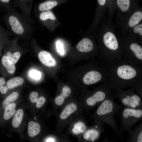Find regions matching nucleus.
<instances>
[{"label":"nucleus","instance_id":"f257e3e1","mask_svg":"<svg viewBox=\"0 0 142 142\" xmlns=\"http://www.w3.org/2000/svg\"><path fill=\"white\" fill-rule=\"evenodd\" d=\"M1 19L13 34L24 39L31 38L34 31L33 24L27 21L23 15L13 7L6 12Z\"/></svg>","mask_w":142,"mask_h":142},{"label":"nucleus","instance_id":"f03ea898","mask_svg":"<svg viewBox=\"0 0 142 142\" xmlns=\"http://www.w3.org/2000/svg\"><path fill=\"white\" fill-rule=\"evenodd\" d=\"M115 74L118 79L128 81L134 79L138 74L137 70L133 66L128 64L120 65L116 69Z\"/></svg>","mask_w":142,"mask_h":142},{"label":"nucleus","instance_id":"7ed1b4c3","mask_svg":"<svg viewBox=\"0 0 142 142\" xmlns=\"http://www.w3.org/2000/svg\"><path fill=\"white\" fill-rule=\"evenodd\" d=\"M33 0H14L11 3L14 7L18 8L21 14L28 22L33 24L34 21L31 16V11Z\"/></svg>","mask_w":142,"mask_h":142},{"label":"nucleus","instance_id":"20e7f679","mask_svg":"<svg viewBox=\"0 0 142 142\" xmlns=\"http://www.w3.org/2000/svg\"><path fill=\"white\" fill-rule=\"evenodd\" d=\"M102 42L104 47L110 52H116L119 48L118 40L115 34L111 32L107 31L102 37Z\"/></svg>","mask_w":142,"mask_h":142},{"label":"nucleus","instance_id":"39448f33","mask_svg":"<svg viewBox=\"0 0 142 142\" xmlns=\"http://www.w3.org/2000/svg\"><path fill=\"white\" fill-rule=\"evenodd\" d=\"M114 108L113 102L109 99H105L98 108L96 114L100 117L104 116L111 114L113 111Z\"/></svg>","mask_w":142,"mask_h":142},{"label":"nucleus","instance_id":"423d86ee","mask_svg":"<svg viewBox=\"0 0 142 142\" xmlns=\"http://www.w3.org/2000/svg\"><path fill=\"white\" fill-rule=\"evenodd\" d=\"M101 73L97 71H91L86 73L83 77V81L84 84L91 85L96 83L102 78Z\"/></svg>","mask_w":142,"mask_h":142},{"label":"nucleus","instance_id":"0eeeda50","mask_svg":"<svg viewBox=\"0 0 142 142\" xmlns=\"http://www.w3.org/2000/svg\"><path fill=\"white\" fill-rule=\"evenodd\" d=\"M38 57L41 62L45 65L51 67L55 66L56 64L55 59L48 52L42 50L39 52Z\"/></svg>","mask_w":142,"mask_h":142},{"label":"nucleus","instance_id":"6e6552de","mask_svg":"<svg viewBox=\"0 0 142 142\" xmlns=\"http://www.w3.org/2000/svg\"><path fill=\"white\" fill-rule=\"evenodd\" d=\"M106 97V94L104 91L102 90H99L88 98L86 100V103L88 106H93L98 102L103 101Z\"/></svg>","mask_w":142,"mask_h":142},{"label":"nucleus","instance_id":"1a4fd4ad","mask_svg":"<svg viewBox=\"0 0 142 142\" xmlns=\"http://www.w3.org/2000/svg\"><path fill=\"white\" fill-rule=\"evenodd\" d=\"M136 2V0H115V6L121 11L126 12L135 6Z\"/></svg>","mask_w":142,"mask_h":142},{"label":"nucleus","instance_id":"9d476101","mask_svg":"<svg viewBox=\"0 0 142 142\" xmlns=\"http://www.w3.org/2000/svg\"><path fill=\"white\" fill-rule=\"evenodd\" d=\"M58 4L57 0H45L37 5L34 9L36 11L42 12L50 10L56 6Z\"/></svg>","mask_w":142,"mask_h":142},{"label":"nucleus","instance_id":"9b49d317","mask_svg":"<svg viewBox=\"0 0 142 142\" xmlns=\"http://www.w3.org/2000/svg\"><path fill=\"white\" fill-rule=\"evenodd\" d=\"M92 41L88 38H84L77 44L76 47L79 51L82 52H88L91 51L94 48Z\"/></svg>","mask_w":142,"mask_h":142},{"label":"nucleus","instance_id":"f8f14e48","mask_svg":"<svg viewBox=\"0 0 142 142\" xmlns=\"http://www.w3.org/2000/svg\"><path fill=\"white\" fill-rule=\"evenodd\" d=\"M142 116V110L140 109H134L126 108L123 111V118L125 120L130 119V118L139 119Z\"/></svg>","mask_w":142,"mask_h":142},{"label":"nucleus","instance_id":"ddd939ff","mask_svg":"<svg viewBox=\"0 0 142 142\" xmlns=\"http://www.w3.org/2000/svg\"><path fill=\"white\" fill-rule=\"evenodd\" d=\"M129 52L135 58L140 61L142 60V47L138 43L132 42L129 45Z\"/></svg>","mask_w":142,"mask_h":142},{"label":"nucleus","instance_id":"4468645a","mask_svg":"<svg viewBox=\"0 0 142 142\" xmlns=\"http://www.w3.org/2000/svg\"><path fill=\"white\" fill-rule=\"evenodd\" d=\"M1 64L7 72L10 74H14L16 70L14 64L5 55L2 56L1 60Z\"/></svg>","mask_w":142,"mask_h":142},{"label":"nucleus","instance_id":"2eb2a0df","mask_svg":"<svg viewBox=\"0 0 142 142\" xmlns=\"http://www.w3.org/2000/svg\"><path fill=\"white\" fill-rule=\"evenodd\" d=\"M140 100V98L139 96L136 94H133L131 96H126L123 98L122 102L124 105L135 107L139 105Z\"/></svg>","mask_w":142,"mask_h":142},{"label":"nucleus","instance_id":"dca6fc26","mask_svg":"<svg viewBox=\"0 0 142 142\" xmlns=\"http://www.w3.org/2000/svg\"><path fill=\"white\" fill-rule=\"evenodd\" d=\"M78 106L74 103H71L67 105L60 113L59 117L62 120L67 118L72 114L75 112L77 109Z\"/></svg>","mask_w":142,"mask_h":142},{"label":"nucleus","instance_id":"f3484780","mask_svg":"<svg viewBox=\"0 0 142 142\" xmlns=\"http://www.w3.org/2000/svg\"><path fill=\"white\" fill-rule=\"evenodd\" d=\"M71 91L70 88L67 86H64L62 88L61 94L55 98L54 101L57 105H62L64 103L65 99L70 95Z\"/></svg>","mask_w":142,"mask_h":142},{"label":"nucleus","instance_id":"a211bd4d","mask_svg":"<svg viewBox=\"0 0 142 142\" xmlns=\"http://www.w3.org/2000/svg\"><path fill=\"white\" fill-rule=\"evenodd\" d=\"M41 130L40 126L38 123L33 121L29 122L28 125L27 131L29 136L34 137L39 134Z\"/></svg>","mask_w":142,"mask_h":142},{"label":"nucleus","instance_id":"6ab92c4d","mask_svg":"<svg viewBox=\"0 0 142 142\" xmlns=\"http://www.w3.org/2000/svg\"><path fill=\"white\" fill-rule=\"evenodd\" d=\"M142 19V12L138 10L134 12L129 20L128 26L130 28H133L138 24Z\"/></svg>","mask_w":142,"mask_h":142},{"label":"nucleus","instance_id":"aec40b11","mask_svg":"<svg viewBox=\"0 0 142 142\" xmlns=\"http://www.w3.org/2000/svg\"><path fill=\"white\" fill-rule=\"evenodd\" d=\"M24 81L22 78L16 77L8 80L6 84L8 88L11 89L21 85Z\"/></svg>","mask_w":142,"mask_h":142},{"label":"nucleus","instance_id":"412c9836","mask_svg":"<svg viewBox=\"0 0 142 142\" xmlns=\"http://www.w3.org/2000/svg\"><path fill=\"white\" fill-rule=\"evenodd\" d=\"M16 104L14 103L10 104L7 105L4 109L3 118L6 120L11 118L16 112Z\"/></svg>","mask_w":142,"mask_h":142},{"label":"nucleus","instance_id":"4be33fe9","mask_svg":"<svg viewBox=\"0 0 142 142\" xmlns=\"http://www.w3.org/2000/svg\"><path fill=\"white\" fill-rule=\"evenodd\" d=\"M23 115V111L21 109H19L15 113L13 118L12 124L15 128H18L20 125L22 121Z\"/></svg>","mask_w":142,"mask_h":142},{"label":"nucleus","instance_id":"5701e85b","mask_svg":"<svg viewBox=\"0 0 142 142\" xmlns=\"http://www.w3.org/2000/svg\"><path fill=\"white\" fill-rule=\"evenodd\" d=\"M39 18L43 22L48 19L54 21L56 19V17L52 12L49 10L41 12L39 15Z\"/></svg>","mask_w":142,"mask_h":142},{"label":"nucleus","instance_id":"b1692460","mask_svg":"<svg viewBox=\"0 0 142 142\" xmlns=\"http://www.w3.org/2000/svg\"><path fill=\"white\" fill-rule=\"evenodd\" d=\"M13 34L9 31L0 33V57L1 50L4 48L5 44L8 40V37Z\"/></svg>","mask_w":142,"mask_h":142},{"label":"nucleus","instance_id":"393cba45","mask_svg":"<svg viewBox=\"0 0 142 142\" xmlns=\"http://www.w3.org/2000/svg\"><path fill=\"white\" fill-rule=\"evenodd\" d=\"M19 97L18 93L14 92L7 97L4 100L2 103L3 107L4 108L11 103L16 100Z\"/></svg>","mask_w":142,"mask_h":142},{"label":"nucleus","instance_id":"a878e982","mask_svg":"<svg viewBox=\"0 0 142 142\" xmlns=\"http://www.w3.org/2000/svg\"><path fill=\"white\" fill-rule=\"evenodd\" d=\"M11 0H0V9L6 12L9 11L12 8L10 4Z\"/></svg>","mask_w":142,"mask_h":142},{"label":"nucleus","instance_id":"bb28decb","mask_svg":"<svg viewBox=\"0 0 142 142\" xmlns=\"http://www.w3.org/2000/svg\"><path fill=\"white\" fill-rule=\"evenodd\" d=\"M6 83L5 78L3 77H0V92L3 94H6L8 90L7 87L4 85Z\"/></svg>","mask_w":142,"mask_h":142},{"label":"nucleus","instance_id":"cd10ccee","mask_svg":"<svg viewBox=\"0 0 142 142\" xmlns=\"http://www.w3.org/2000/svg\"><path fill=\"white\" fill-rule=\"evenodd\" d=\"M133 32L135 33L138 34L141 37L142 36V24H139L134 27L133 29Z\"/></svg>","mask_w":142,"mask_h":142},{"label":"nucleus","instance_id":"c85d7f7f","mask_svg":"<svg viewBox=\"0 0 142 142\" xmlns=\"http://www.w3.org/2000/svg\"><path fill=\"white\" fill-rule=\"evenodd\" d=\"M38 94L37 92L34 91L32 92L30 94L29 98L31 102L32 103L36 102L38 99Z\"/></svg>","mask_w":142,"mask_h":142},{"label":"nucleus","instance_id":"c756f323","mask_svg":"<svg viewBox=\"0 0 142 142\" xmlns=\"http://www.w3.org/2000/svg\"><path fill=\"white\" fill-rule=\"evenodd\" d=\"M46 100L43 97H41L38 98L36 102V107L37 108H39L42 107L44 104Z\"/></svg>","mask_w":142,"mask_h":142},{"label":"nucleus","instance_id":"7c9ffc66","mask_svg":"<svg viewBox=\"0 0 142 142\" xmlns=\"http://www.w3.org/2000/svg\"><path fill=\"white\" fill-rule=\"evenodd\" d=\"M30 75L32 78L36 79H39L41 76V73L40 72L35 70L31 71Z\"/></svg>","mask_w":142,"mask_h":142},{"label":"nucleus","instance_id":"2f4dec72","mask_svg":"<svg viewBox=\"0 0 142 142\" xmlns=\"http://www.w3.org/2000/svg\"><path fill=\"white\" fill-rule=\"evenodd\" d=\"M115 0H107V5L110 9H111L114 7Z\"/></svg>","mask_w":142,"mask_h":142},{"label":"nucleus","instance_id":"473e14b6","mask_svg":"<svg viewBox=\"0 0 142 142\" xmlns=\"http://www.w3.org/2000/svg\"><path fill=\"white\" fill-rule=\"evenodd\" d=\"M57 51L60 54L63 55L64 53L63 50L62 46V44L59 42H58L57 44Z\"/></svg>","mask_w":142,"mask_h":142},{"label":"nucleus","instance_id":"72a5a7b5","mask_svg":"<svg viewBox=\"0 0 142 142\" xmlns=\"http://www.w3.org/2000/svg\"><path fill=\"white\" fill-rule=\"evenodd\" d=\"M137 142H142V131H141L138 135L137 138L136 140Z\"/></svg>","mask_w":142,"mask_h":142},{"label":"nucleus","instance_id":"f704fd0d","mask_svg":"<svg viewBox=\"0 0 142 142\" xmlns=\"http://www.w3.org/2000/svg\"><path fill=\"white\" fill-rule=\"evenodd\" d=\"M7 30L4 28L0 23V33L7 31Z\"/></svg>","mask_w":142,"mask_h":142},{"label":"nucleus","instance_id":"c9c22d12","mask_svg":"<svg viewBox=\"0 0 142 142\" xmlns=\"http://www.w3.org/2000/svg\"><path fill=\"white\" fill-rule=\"evenodd\" d=\"M54 141V140L52 139H48V140H47V142H53L54 141Z\"/></svg>","mask_w":142,"mask_h":142}]
</instances>
